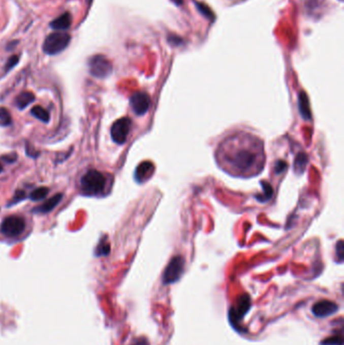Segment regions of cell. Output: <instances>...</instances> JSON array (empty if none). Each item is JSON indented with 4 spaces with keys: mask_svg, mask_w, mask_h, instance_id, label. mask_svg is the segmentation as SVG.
<instances>
[{
    "mask_svg": "<svg viewBox=\"0 0 344 345\" xmlns=\"http://www.w3.org/2000/svg\"><path fill=\"white\" fill-rule=\"evenodd\" d=\"M216 161L223 171L233 177H255L265 167L264 142L249 133H235L221 141L216 150Z\"/></svg>",
    "mask_w": 344,
    "mask_h": 345,
    "instance_id": "cell-1",
    "label": "cell"
},
{
    "mask_svg": "<svg viewBox=\"0 0 344 345\" xmlns=\"http://www.w3.org/2000/svg\"><path fill=\"white\" fill-rule=\"evenodd\" d=\"M105 185V176L96 170L88 171L81 179V190L85 195H97L104 190Z\"/></svg>",
    "mask_w": 344,
    "mask_h": 345,
    "instance_id": "cell-2",
    "label": "cell"
},
{
    "mask_svg": "<svg viewBox=\"0 0 344 345\" xmlns=\"http://www.w3.org/2000/svg\"><path fill=\"white\" fill-rule=\"evenodd\" d=\"M71 42V36L66 32H55L50 34L43 45V50L47 55L54 56L63 52Z\"/></svg>",
    "mask_w": 344,
    "mask_h": 345,
    "instance_id": "cell-3",
    "label": "cell"
},
{
    "mask_svg": "<svg viewBox=\"0 0 344 345\" xmlns=\"http://www.w3.org/2000/svg\"><path fill=\"white\" fill-rule=\"evenodd\" d=\"M112 70L111 62L103 55H95L89 60L90 74L95 78H106L112 73Z\"/></svg>",
    "mask_w": 344,
    "mask_h": 345,
    "instance_id": "cell-4",
    "label": "cell"
},
{
    "mask_svg": "<svg viewBox=\"0 0 344 345\" xmlns=\"http://www.w3.org/2000/svg\"><path fill=\"white\" fill-rule=\"evenodd\" d=\"M24 228H25L24 219L16 215L6 217L0 226L1 232L7 237L19 236L24 231Z\"/></svg>",
    "mask_w": 344,
    "mask_h": 345,
    "instance_id": "cell-5",
    "label": "cell"
},
{
    "mask_svg": "<svg viewBox=\"0 0 344 345\" xmlns=\"http://www.w3.org/2000/svg\"><path fill=\"white\" fill-rule=\"evenodd\" d=\"M184 271V260L181 257H175L167 266L164 275L163 283L170 285L178 281Z\"/></svg>",
    "mask_w": 344,
    "mask_h": 345,
    "instance_id": "cell-6",
    "label": "cell"
},
{
    "mask_svg": "<svg viewBox=\"0 0 344 345\" xmlns=\"http://www.w3.org/2000/svg\"><path fill=\"white\" fill-rule=\"evenodd\" d=\"M132 120L129 117H122L116 120L111 127V138L117 144H123L130 134Z\"/></svg>",
    "mask_w": 344,
    "mask_h": 345,
    "instance_id": "cell-7",
    "label": "cell"
},
{
    "mask_svg": "<svg viewBox=\"0 0 344 345\" xmlns=\"http://www.w3.org/2000/svg\"><path fill=\"white\" fill-rule=\"evenodd\" d=\"M149 96L144 92H136L131 97V106L137 115L145 114L149 108Z\"/></svg>",
    "mask_w": 344,
    "mask_h": 345,
    "instance_id": "cell-8",
    "label": "cell"
},
{
    "mask_svg": "<svg viewBox=\"0 0 344 345\" xmlns=\"http://www.w3.org/2000/svg\"><path fill=\"white\" fill-rule=\"evenodd\" d=\"M251 298L248 295H243L239 298L238 303H237V307L236 308H231L229 310V316H230V321L233 324L234 322H237L238 320H240L241 318H243V316L246 314V312L249 310L251 308Z\"/></svg>",
    "mask_w": 344,
    "mask_h": 345,
    "instance_id": "cell-9",
    "label": "cell"
},
{
    "mask_svg": "<svg viewBox=\"0 0 344 345\" xmlns=\"http://www.w3.org/2000/svg\"><path fill=\"white\" fill-rule=\"evenodd\" d=\"M337 310H338L337 304H335L331 301H328V300H322V301L316 303L312 308L313 314L316 317H319V318L328 317V316L334 314Z\"/></svg>",
    "mask_w": 344,
    "mask_h": 345,
    "instance_id": "cell-10",
    "label": "cell"
},
{
    "mask_svg": "<svg viewBox=\"0 0 344 345\" xmlns=\"http://www.w3.org/2000/svg\"><path fill=\"white\" fill-rule=\"evenodd\" d=\"M153 171H154V167L151 163L149 162L141 163L136 170V174H135L136 180L138 183L145 182L147 179H149L152 176Z\"/></svg>",
    "mask_w": 344,
    "mask_h": 345,
    "instance_id": "cell-11",
    "label": "cell"
},
{
    "mask_svg": "<svg viewBox=\"0 0 344 345\" xmlns=\"http://www.w3.org/2000/svg\"><path fill=\"white\" fill-rule=\"evenodd\" d=\"M72 15L70 12H64L62 15L57 17L51 22V27L58 32H65L71 26Z\"/></svg>",
    "mask_w": 344,
    "mask_h": 345,
    "instance_id": "cell-12",
    "label": "cell"
},
{
    "mask_svg": "<svg viewBox=\"0 0 344 345\" xmlns=\"http://www.w3.org/2000/svg\"><path fill=\"white\" fill-rule=\"evenodd\" d=\"M62 198H63V194L59 193V194H56L54 195L52 198H50L49 200H47L42 206L40 207L36 208L33 210V212H36V213H48V212H51L53 209L55 207H57L59 205V203L62 201Z\"/></svg>",
    "mask_w": 344,
    "mask_h": 345,
    "instance_id": "cell-13",
    "label": "cell"
},
{
    "mask_svg": "<svg viewBox=\"0 0 344 345\" xmlns=\"http://www.w3.org/2000/svg\"><path fill=\"white\" fill-rule=\"evenodd\" d=\"M36 97L35 95L29 92V91H24V92H21L15 99V104L16 106L22 110L24 109L25 107H27L30 103H33L35 101Z\"/></svg>",
    "mask_w": 344,
    "mask_h": 345,
    "instance_id": "cell-14",
    "label": "cell"
},
{
    "mask_svg": "<svg viewBox=\"0 0 344 345\" xmlns=\"http://www.w3.org/2000/svg\"><path fill=\"white\" fill-rule=\"evenodd\" d=\"M30 112L36 118L40 119L45 123H48L50 121V113L42 106H35Z\"/></svg>",
    "mask_w": 344,
    "mask_h": 345,
    "instance_id": "cell-15",
    "label": "cell"
},
{
    "mask_svg": "<svg viewBox=\"0 0 344 345\" xmlns=\"http://www.w3.org/2000/svg\"><path fill=\"white\" fill-rule=\"evenodd\" d=\"M110 253V244L109 242L107 241V238L106 237H103L97 247H96V250H95V255L97 257H101V256H107L108 254Z\"/></svg>",
    "mask_w": 344,
    "mask_h": 345,
    "instance_id": "cell-16",
    "label": "cell"
},
{
    "mask_svg": "<svg viewBox=\"0 0 344 345\" xmlns=\"http://www.w3.org/2000/svg\"><path fill=\"white\" fill-rule=\"evenodd\" d=\"M48 194H49V189L47 187H40V188H37L36 190H34L30 193L29 198L33 201H40V200L44 199L45 197H47Z\"/></svg>",
    "mask_w": 344,
    "mask_h": 345,
    "instance_id": "cell-17",
    "label": "cell"
},
{
    "mask_svg": "<svg viewBox=\"0 0 344 345\" xmlns=\"http://www.w3.org/2000/svg\"><path fill=\"white\" fill-rule=\"evenodd\" d=\"M12 123V118L9 111L4 108L0 107V126L1 127H9Z\"/></svg>",
    "mask_w": 344,
    "mask_h": 345,
    "instance_id": "cell-18",
    "label": "cell"
},
{
    "mask_svg": "<svg viewBox=\"0 0 344 345\" xmlns=\"http://www.w3.org/2000/svg\"><path fill=\"white\" fill-rule=\"evenodd\" d=\"M300 110L305 118H309L310 116V110L308 108V99L305 93H302L300 96Z\"/></svg>",
    "mask_w": 344,
    "mask_h": 345,
    "instance_id": "cell-19",
    "label": "cell"
},
{
    "mask_svg": "<svg viewBox=\"0 0 344 345\" xmlns=\"http://www.w3.org/2000/svg\"><path fill=\"white\" fill-rule=\"evenodd\" d=\"M25 198H26L25 192H24V191H21V190H18V191H16V192H15V194H14V196H13V198H12L11 202L9 203L10 205H8V206H12L13 204H16V203H18V202L22 201V200H23V199H25Z\"/></svg>",
    "mask_w": 344,
    "mask_h": 345,
    "instance_id": "cell-20",
    "label": "cell"
},
{
    "mask_svg": "<svg viewBox=\"0 0 344 345\" xmlns=\"http://www.w3.org/2000/svg\"><path fill=\"white\" fill-rule=\"evenodd\" d=\"M306 162H307V158H306V155H305V154H303V153L299 154V155L297 156V160H296V162H295V165H296L295 169H296V170H300V171H302V170L304 169L305 165H306Z\"/></svg>",
    "mask_w": 344,
    "mask_h": 345,
    "instance_id": "cell-21",
    "label": "cell"
},
{
    "mask_svg": "<svg viewBox=\"0 0 344 345\" xmlns=\"http://www.w3.org/2000/svg\"><path fill=\"white\" fill-rule=\"evenodd\" d=\"M322 345H343L341 336H333L322 341Z\"/></svg>",
    "mask_w": 344,
    "mask_h": 345,
    "instance_id": "cell-22",
    "label": "cell"
},
{
    "mask_svg": "<svg viewBox=\"0 0 344 345\" xmlns=\"http://www.w3.org/2000/svg\"><path fill=\"white\" fill-rule=\"evenodd\" d=\"M18 61H19V57H18V56L14 55V56L10 57V58L7 60L6 64H5V71L7 72V71L12 69V68L18 63Z\"/></svg>",
    "mask_w": 344,
    "mask_h": 345,
    "instance_id": "cell-23",
    "label": "cell"
},
{
    "mask_svg": "<svg viewBox=\"0 0 344 345\" xmlns=\"http://www.w3.org/2000/svg\"><path fill=\"white\" fill-rule=\"evenodd\" d=\"M1 159H2L5 163L11 164V163H14V162L16 161L17 155H16L15 153H11V154H7V155H3V156H1Z\"/></svg>",
    "mask_w": 344,
    "mask_h": 345,
    "instance_id": "cell-24",
    "label": "cell"
},
{
    "mask_svg": "<svg viewBox=\"0 0 344 345\" xmlns=\"http://www.w3.org/2000/svg\"><path fill=\"white\" fill-rule=\"evenodd\" d=\"M336 249H337V255H338L339 263H341L342 259H343V245H342V241L338 242V244L336 245Z\"/></svg>",
    "mask_w": 344,
    "mask_h": 345,
    "instance_id": "cell-25",
    "label": "cell"
},
{
    "mask_svg": "<svg viewBox=\"0 0 344 345\" xmlns=\"http://www.w3.org/2000/svg\"><path fill=\"white\" fill-rule=\"evenodd\" d=\"M133 345H148V342H147V340L144 339V338H138V339H137V340L134 342V344Z\"/></svg>",
    "mask_w": 344,
    "mask_h": 345,
    "instance_id": "cell-26",
    "label": "cell"
},
{
    "mask_svg": "<svg viewBox=\"0 0 344 345\" xmlns=\"http://www.w3.org/2000/svg\"><path fill=\"white\" fill-rule=\"evenodd\" d=\"M172 1H173V2H175L176 4L180 5V4H182V3H183V1H184V0H172Z\"/></svg>",
    "mask_w": 344,
    "mask_h": 345,
    "instance_id": "cell-27",
    "label": "cell"
},
{
    "mask_svg": "<svg viewBox=\"0 0 344 345\" xmlns=\"http://www.w3.org/2000/svg\"><path fill=\"white\" fill-rule=\"evenodd\" d=\"M3 171V167H2V165L0 164V173Z\"/></svg>",
    "mask_w": 344,
    "mask_h": 345,
    "instance_id": "cell-28",
    "label": "cell"
},
{
    "mask_svg": "<svg viewBox=\"0 0 344 345\" xmlns=\"http://www.w3.org/2000/svg\"><path fill=\"white\" fill-rule=\"evenodd\" d=\"M91 1H92V0H88V2H90V3H91Z\"/></svg>",
    "mask_w": 344,
    "mask_h": 345,
    "instance_id": "cell-29",
    "label": "cell"
}]
</instances>
